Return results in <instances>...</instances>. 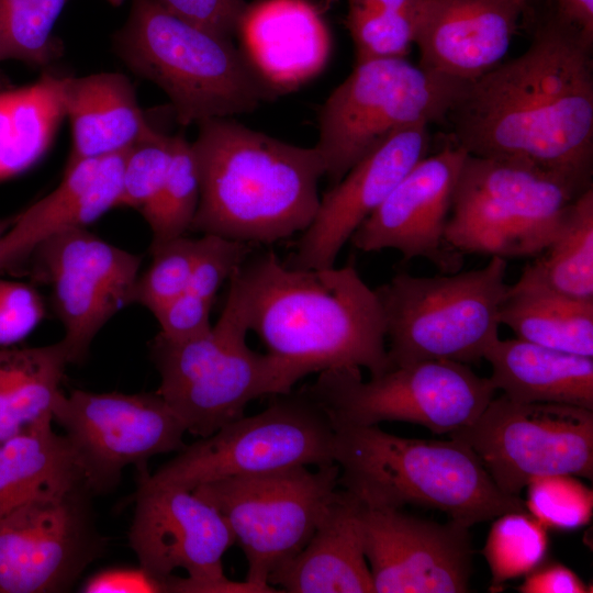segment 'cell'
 <instances>
[{"mask_svg": "<svg viewBox=\"0 0 593 593\" xmlns=\"http://www.w3.org/2000/svg\"><path fill=\"white\" fill-rule=\"evenodd\" d=\"M590 49L573 27L546 24L524 54L466 86L448 114L452 142L469 155L526 161L591 188Z\"/></svg>", "mask_w": 593, "mask_h": 593, "instance_id": "cell-1", "label": "cell"}, {"mask_svg": "<svg viewBox=\"0 0 593 593\" xmlns=\"http://www.w3.org/2000/svg\"><path fill=\"white\" fill-rule=\"evenodd\" d=\"M225 301L296 381L313 372L390 367L381 304L355 260L293 269L273 250L254 253L228 280Z\"/></svg>", "mask_w": 593, "mask_h": 593, "instance_id": "cell-2", "label": "cell"}, {"mask_svg": "<svg viewBox=\"0 0 593 593\" xmlns=\"http://www.w3.org/2000/svg\"><path fill=\"white\" fill-rule=\"evenodd\" d=\"M198 125L191 146L200 199L190 231L271 245L307 228L325 176L315 146L282 142L231 118Z\"/></svg>", "mask_w": 593, "mask_h": 593, "instance_id": "cell-3", "label": "cell"}, {"mask_svg": "<svg viewBox=\"0 0 593 593\" xmlns=\"http://www.w3.org/2000/svg\"><path fill=\"white\" fill-rule=\"evenodd\" d=\"M333 427L338 484L368 507L435 508L469 528L506 512L526 511L518 495L496 486L460 439L405 438L377 425L333 423Z\"/></svg>", "mask_w": 593, "mask_h": 593, "instance_id": "cell-4", "label": "cell"}, {"mask_svg": "<svg viewBox=\"0 0 593 593\" xmlns=\"http://www.w3.org/2000/svg\"><path fill=\"white\" fill-rule=\"evenodd\" d=\"M114 43L134 72L167 94L182 125L253 112L280 92L231 38L180 19L153 0H132Z\"/></svg>", "mask_w": 593, "mask_h": 593, "instance_id": "cell-5", "label": "cell"}, {"mask_svg": "<svg viewBox=\"0 0 593 593\" xmlns=\"http://www.w3.org/2000/svg\"><path fill=\"white\" fill-rule=\"evenodd\" d=\"M506 269L505 258L492 256L479 269L433 277L399 272L376 288L390 367L483 359L500 337L497 315L508 289Z\"/></svg>", "mask_w": 593, "mask_h": 593, "instance_id": "cell-6", "label": "cell"}, {"mask_svg": "<svg viewBox=\"0 0 593 593\" xmlns=\"http://www.w3.org/2000/svg\"><path fill=\"white\" fill-rule=\"evenodd\" d=\"M248 329L225 301L217 322L184 340L156 335L150 357L160 377L157 393L186 432L203 438L239 419L249 402L292 391L298 382L276 357L254 351Z\"/></svg>", "mask_w": 593, "mask_h": 593, "instance_id": "cell-7", "label": "cell"}, {"mask_svg": "<svg viewBox=\"0 0 593 593\" xmlns=\"http://www.w3.org/2000/svg\"><path fill=\"white\" fill-rule=\"evenodd\" d=\"M588 189L526 161L468 154L446 239L461 255L535 257L557 234L570 203Z\"/></svg>", "mask_w": 593, "mask_h": 593, "instance_id": "cell-8", "label": "cell"}, {"mask_svg": "<svg viewBox=\"0 0 593 593\" xmlns=\"http://www.w3.org/2000/svg\"><path fill=\"white\" fill-rule=\"evenodd\" d=\"M467 85L405 58L357 63L320 111L315 147L325 176L335 184L394 132L444 121Z\"/></svg>", "mask_w": 593, "mask_h": 593, "instance_id": "cell-9", "label": "cell"}, {"mask_svg": "<svg viewBox=\"0 0 593 593\" xmlns=\"http://www.w3.org/2000/svg\"><path fill=\"white\" fill-rule=\"evenodd\" d=\"M300 391L333 423L407 422L450 435L475 422L496 389L467 363L424 360L393 367L369 381L359 369L326 370Z\"/></svg>", "mask_w": 593, "mask_h": 593, "instance_id": "cell-10", "label": "cell"}, {"mask_svg": "<svg viewBox=\"0 0 593 593\" xmlns=\"http://www.w3.org/2000/svg\"><path fill=\"white\" fill-rule=\"evenodd\" d=\"M339 468L316 467L226 477L192 491L214 506L227 523L247 560L246 581L280 592L269 578L307 544L336 499Z\"/></svg>", "mask_w": 593, "mask_h": 593, "instance_id": "cell-11", "label": "cell"}, {"mask_svg": "<svg viewBox=\"0 0 593 593\" xmlns=\"http://www.w3.org/2000/svg\"><path fill=\"white\" fill-rule=\"evenodd\" d=\"M273 396L262 412L186 445L148 473L149 479L193 490L226 477L334 462V427L327 413L300 390Z\"/></svg>", "mask_w": 593, "mask_h": 593, "instance_id": "cell-12", "label": "cell"}, {"mask_svg": "<svg viewBox=\"0 0 593 593\" xmlns=\"http://www.w3.org/2000/svg\"><path fill=\"white\" fill-rule=\"evenodd\" d=\"M137 470L128 544L138 566L163 584L164 592H266L225 577L222 558L235 539L214 506L192 490L152 481L147 468Z\"/></svg>", "mask_w": 593, "mask_h": 593, "instance_id": "cell-13", "label": "cell"}, {"mask_svg": "<svg viewBox=\"0 0 593 593\" xmlns=\"http://www.w3.org/2000/svg\"><path fill=\"white\" fill-rule=\"evenodd\" d=\"M86 482L45 486L0 516V593L69 591L104 551Z\"/></svg>", "mask_w": 593, "mask_h": 593, "instance_id": "cell-14", "label": "cell"}, {"mask_svg": "<svg viewBox=\"0 0 593 593\" xmlns=\"http://www.w3.org/2000/svg\"><path fill=\"white\" fill-rule=\"evenodd\" d=\"M478 456L496 486L518 495L537 477L593 478V411L493 398L470 426L451 433Z\"/></svg>", "mask_w": 593, "mask_h": 593, "instance_id": "cell-15", "label": "cell"}, {"mask_svg": "<svg viewBox=\"0 0 593 593\" xmlns=\"http://www.w3.org/2000/svg\"><path fill=\"white\" fill-rule=\"evenodd\" d=\"M141 264V256L85 227L54 234L32 250L20 273L49 287L70 363L82 362L100 329L133 304Z\"/></svg>", "mask_w": 593, "mask_h": 593, "instance_id": "cell-16", "label": "cell"}, {"mask_svg": "<svg viewBox=\"0 0 593 593\" xmlns=\"http://www.w3.org/2000/svg\"><path fill=\"white\" fill-rule=\"evenodd\" d=\"M53 421L64 428L93 494L114 489L125 467L146 468L152 457L186 446L184 426L157 392L61 391Z\"/></svg>", "mask_w": 593, "mask_h": 593, "instance_id": "cell-17", "label": "cell"}, {"mask_svg": "<svg viewBox=\"0 0 593 593\" xmlns=\"http://www.w3.org/2000/svg\"><path fill=\"white\" fill-rule=\"evenodd\" d=\"M363 551L376 593H465L472 574L469 527L362 504Z\"/></svg>", "mask_w": 593, "mask_h": 593, "instance_id": "cell-18", "label": "cell"}, {"mask_svg": "<svg viewBox=\"0 0 593 593\" xmlns=\"http://www.w3.org/2000/svg\"><path fill=\"white\" fill-rule=\"evenodd\" d=\"M467 155L451 142L422 158L357 227L351 244L366 253L395 249L404 261L425 258L443 272H457L462 255L447 242L446 226Z\"/></svg>", "mask_w": 593, "mask_h": 593, "instance_id": "cell-19", "label": "cell"}, {"mask_svg": "<svg viewBox=\"0 0 593 593\" xmlns=\"http://www.w3.org/2000/svg\"><path fill=\"white\" fill-rule=\"evenodd\" d=\"M428 124L403 127L361 158L320 198L316 214L283 264L293 269H325L357 227L426 156Z\"/></svg>", "mask_w": 593, "mask_h": 593, "instance_id": "cell-20", "label": "cell"}, {"mask_svg": "<svg viewBox=\"0 0 593 593\" xmlns=\"http://www.w3.org/2000/svg\"><path fill=\"white\" fill-rule=\"evenodd\" d=\"M526 10L515 0H424L414 43L426 71L470 83L506 55Z\"/></svg>", "mask_w": 593, "mask_h": 593, "instance_id": "cell-21", "label": "cell"}, {"mask_svg": "<svg viewBox=\"0 0 593 593\" xmlns=\"http://www.w3.org/2000/svg\"><path fill=\"white\" fill-rule=\"evenodd\" d=\"M126 152L66 166L55 190L13 215L0 239V273H20L41 242L66 230L87 228L116 208Z\"/></svg>", "mask_w": 593, "mask_h": 593, "instance_id": "cell-22", "label": "cell"}, {"mask_svg": "<svg viewBox=\"0 0 593 593\" xmlns=\"http://www.w3.org/2000/svg\"><path fill=\"white\" fill-rule=\"evenodd\" d=\"M237 32L248 59L279 91L316 75L331 51L326 24L306 0H262L247 5Z\"/></svg>", "mask_w": 593, "mask_h": 593, "instance_id": "cell-23", "label": "cell"}, {"mask_svg": "<svg viewBox=\"0 0 593 593\" xmlns=\"http://www.w3.org/2000/svg\"><path fill=\"white\" fill-rule=\"evenodd\" d=\"M362 503L339 490L304 548L268 583L289 593H372L363 551Z\"/></svg>", "mask_w": 593, "mask_h": 593, "instance_id": "cell-24", "label": "cell"}, {"mask_svg": "<svg viewBox=\"0 0 593 593\" xmlns=\"http://www.w3.org/2000/svg\"><path fill=\"white\" fill-rule=\"evenodd\" d=\"M63 96L72 135L66 166L126 150L156 131L144 116L134 88L123 74L63 77Z\"/></svg>", "mask_w": 593, "mask_h": 593, "instance_id": "cell-25", "label": "cell"}, {"mask_svg": "<svg viewBox=\"0 0 593 593\" xmlns=\"http://www.w3.org/2000/svg\"><path fill=\"white\" fill-rule=\"evenodd\" d=\"M496 390L523 403H558L593 411V358L519 338L500 337L486 349Z\"/></svg>", "mask_w": 593, "mask_h": 593, "instance_id": "cell-26", "label": "cell"}, {"mask_svg": "<svg viewBox=\"0 0 593 593\" xmlns=\"http://www.w3.org/2000/svg\"><path fill=\"white\" fill-rule=\"evenodd\" d=\"M497 320L516 338L593 357V301L567 296L521 275L508 284Z\"/></svg>", "mask_w": 593, "mask_h": 593, "instance_id": "cell-27", "label": "cell"}, {"mask_svg": "<svg viewBox=\"0 0 593 593\" xmlns=\"http://www.w3.org/2000/svg\"><path fill=\"white\" fill-rule=\"evenodd\" d=\"M69 363L61 340L41 347H0V441L53 422Z\"/></svg>", "mask_w": 593, "mask_h": 593, "instance_id": "cell-28", "label": "cell"}, {"mask_svg": "<svg viewBox=\"0 0 593 593\" xmlns=\"http://www.w3.org/2000/svg\"><path fill=\"white\" fill-rule=\"evenodd\" d=\"M64 116L63 77L0 91V182L42 159Z\"/></svg>", "mask_w": 593, "mask_h": 593, "instance_id": "cell-29", "label": "cell"}, {"mask_svg": "<svg viewBox=\"0 0 593 593\" xmlns=\"http://www.w3.org/2000/svg\"><path fill=\"white\" fill-rule=\"evenodd\" d=\"M76 481L86 482L83 472L67 438L57 435L52 423L0 441V516L45 486Z\"/></svg>", "mask_w": 593, "mask_h": 593, "instance_id": "cell-30", "label": "cell"}, {"mask_svg": "<svg viewBox=\"0 0 593 593\" xmlns=\"http://www.w3.org/2000/svg\"><path fill=\"white\" fill-rule=\"evenodd\" d=\"M522 275L567 296L593 301V189L568 206L552 240Z\"/></svg>", "mask_w": 593, "mask_h": 593, "instance_id": "cell-31", "label": "cell"}, {"mask_svg": "<svg viewBox=\"0 0 593 593\" xmlns=\"http://www.w3.org/2000/svg\"><path fill=\"white\" fill-rule=\"evenodd\" d=\"M200 199V181L191 143L172 136L169 168L154 200L141 212L158 245L190 231Z\"/></svg>", "mask_w": 593, "mask_h": 593, "instance_id": "cell-32", "label": "cell"}, {"mask_svg": "<svg viewBox=\"0 0 593 593\" xmlns=\"http://www.w3.org/2000/svg\"><path fill=\"white\" fill-rule=\"evenodd\" d=\"M68 0H0V61L47 66L61 53L53 35Z\"/></svg>", "mask_w": 593, "mask_h": 593, "instance_id": "cell-33", "label": "cell"}, {"mask_svg": "<svg viewBox=\"0 0 593 593\" xmlns=\"http://www.w3.org/2000/svg\"><path fill=\"white\" fill-rule=\"evenodd\" d=\"M548 529L527 511L495 517L482 550L491 572V592H500L513 579L525 577L546 559Z\"/></svg>", "mask_w": 593, "mask_h": 593, "instance_id": "cell-34", "label": "cell"}, {"mask_svg": "<svg viewBox=\"0 0 593 593\" xmlns=\"http://www.w3.org/2000/svg\"><path fill=\"white\" fill-rule=\"evenodd\" d=\"M198 238L186 235L150 245L152 262L139 273L133 304L155 315L167 303L188 291L195 260Z\"/></svg>", "mask_w": 593, "mask_h": 593, "instance_id": "cell-35", "label": "cell"}, {"mask_svg": "<svg viewBox=\"0 0 593 593\" xmlns=\"http://www.w3.org/2000/svg\"><path fill=\"white\" fill-rule=\"evenodd\" d=\"M525 488L526 511L547 529L574 530L585 526L592 518V489L574 475L537 477Z\"/></svg>", "mask_w": 593, "mask_h": 593, "instance_id": "cell-36", "label": "cell"}, {"mask_svg": "<svg viewBox=\"0 0 593 593\" xmlns=\"http://www.w3.org/2000/svg\"><path fill=\"white\" fill-rule=\"evenodd\" d=\"M346 24L357 63L405 58L414 43V22L396 12L349 5Z\"/></svg>", "mask_w": 593, "mask_h": 593, "instance_id": "cell-37", "label": "cell"}, {"mask_svg": "<svg viewBox=\"0 0 593 593\" xmlns=\"http://www.w3.org/2000/svg\"><path fill=\"white\" fill-rule=\"evenodd\" d=\"M171 152L172 136L158 131L127 149L119 208H132L142 212L154 200L166 178Z\"/></svg>", "mask_w": 593, "mask_h": 593, "instance_id": "cell-38", "label": "cell"}, {"mask_svg": "<svg viewBox=\"0 0 593 593\" xmlns=\"http://www.w3.org/2000/svg\"><path fill=\"white\" fill-rule=\"evenodd\" d=\"M254 246L219 235L202 234L198 238L188 291L214 303L220 288L254 253Z\"/></svg>", "mask_w": 593, "mask_h": 593, "instance_id": "cell-39", "label": "cell"}, {"mask_svg": "<svg viewBox=\"0 0 593 593\" xmlns=\"http://www.w3.org/2000/svg\"><path fill=\"white\" fill-rule=\"evenodd\" d=\"M45 313L44 300L33 286L0 278V347L24 340Z\"/></svg>", "mask_w": 593, "mask_h": 593, "instance_id": "cell-40", "label": "cell"}, {"mask_svg": "<svg viewBox=\"0 0 593 593\" xmlns=\"http://www.w3.org/2000/svg\"><path fill=\"white\" fill-rule=\"evenodd\" d=\"M121 3L123 0H109ZM171 14L232 38L246 11L244 0H153Z\"/></svg>", "mask_w": 593, "mask_h": 593, "instance_id": "cell-41", "label": "cell"}, {"mask_svg": "<svg viewBox=\"0 0 593 593\" xmlns=\"http://www.w3.org/2000/svg\"><path fill=\"white\" fill-rule=\"evenodd\" d=\"M213 303L186 291L154 316L158 321V335L170 340H184L206 333L211 327L210 315Z\"/></svg>", "mask_w": 593, "mask_h": 593, "instance_id": "cell-42", "label": "cell"}, {"mask_svg": "<svg viewBox=\"0 0 593 593\" xmlns=\"http://www.w3.org/2000/svg\"><path fill=\"white\" fill-rule=\"evenodd\" d=\"M87 593L164 592L163 584L138 568H110L102 570L81 585Z\"/></svg>", "mask_w": 593, "mask_h": 593, "instance_id": "cell-43", "label": "cell"}, {"mask_svg": "<svg viewBox=\"0 0 593 593\" xmlns=\"http://www.w3.org/2000/svg\"><path fill=\"white\" fill-rule=\"evenodd\" d=\"M517 590L522 593L592 592L577 573L558 562L540 563L525 575Z\"/></svg>", "mask_w": 593, "mask_h": 593, "instance_id": "cell-44", "label": "cell"}, {"mask_svg": "<svg viewBox=\"0 0 593 593\" xmlns=\"http://www.w3.org/2000/svg\"><path fill=\"white\" fill-rule=\"evenodd\" d=\"M557 4L556 19L573 27L586 42L593 40V0H555Z\"/></svg>", "mask_w": 593, "mask_h": 593, "instance_id": "cell-45", "label": "cell"}, {"mask_svg": "<svg viewBox=\"0 0 593 593\" xmlns=\"http://www.w3.org/2000/svg\"><path fill=\"white\" fill-rule=\"evenodd\" d=\"M349 5L365 7L400 13L414 23L424 0H348Z\"/></svg>", "mask_w": 593, "mask_h": 593, "instance_id": "cell-46", "label": "cell"}, {"mask_svg": "<svg viewBox=\"0 0 593 593\" xmlns=\"http://www.w3.org/2000/svg\"><path fill=\"white\" fill-rule=\"evenodd\" d=\"M12 220H13V216L0 219V239L2 235L7 232L9 226L11 225Z\"/></svg>", "mask_w": 593, "mask_h": 593, "instance_id": "cell-47", "label": "cell"}, {"mask_svg": "<svg viewBox=\"0 0 593 593\" xmlns=\"http://www.w3.org/2000/svg\"><path fill=\"white\" fill-rule=\"evenodd\" d=\"M516 2H518L521 5H523L524 8L527 7V0H515Z\"/></svg>", "mask_w": 593, "mask_h": 593, "instance_id": "cell-48", "label": "cell"}, {"mask_svg": "<svg viewBox=\"0 0 593 593\" xmlns=\"http://www.w3.org/2000/svg\"><path fill=\"white\" fill-rule=\"evenodd\" d=\"M0 87H1V83H0Z\"/></svg>", "mask_w": 593, "mask_h": 593, "instance_id": "cell-49", "label": "cell"}]
</instances>
